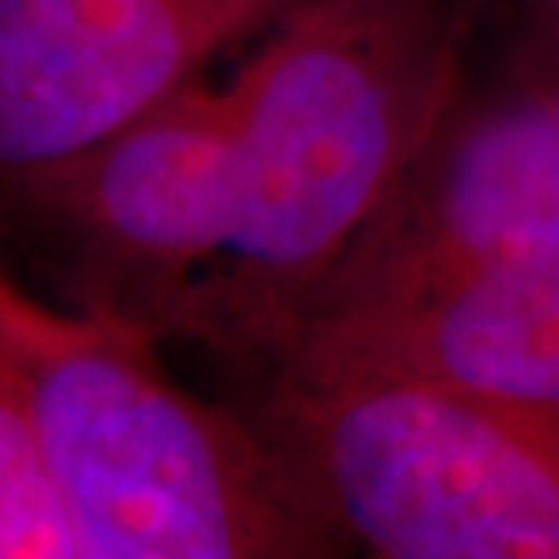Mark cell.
Returning <instances> with one entry per match:
<instances>
[{
  "instance_id": "8",
  "label": "cell",
  "mask_w": 559,
  "mask_h": 559,
  "mask_svg": "<svg viewBox=\"0 0 559 559\" xmlns=\"http://www.w3.org/2000/svg\"><path fill=\"white\" fill-rule=\"evenodd\" d=\"M552 8H556V11H559V0H552Z\"/></svg>"
},
{
  "instance_id": "1",
  "label": "cell",
  "mask_w": 559,
  "mask_h": 559,
  "mask_svg": "<svg viewBox=\"0 0 559 559\" xmlns=\"http://www.w3.org/2000/svg\"><path fill=\"white\" fill-rule=\"evenodd\" d=\"M462 0H301L226 81L233 226L182 338L243 374L290 338L468 92Z\"/></svg>"
},
{
  "instance_id": "5",
  "label": "cell",
  "mask_w": 559,
  "mask_h": 559,
  "mask_svg": "<svg viewBox=\"0 0 559 559\" xmlns=\"http://www.w3.org/2000/svg\"><path fill=\"white\" fill-rule=\"evenodd\" d=\"M301 0H0V186L193 84Z\"/></svg>"
},
{
  "instance_id": "4",
  "label": "cell",
  "mask_w": 559,
  "mask_h": 559,
  "mask_svg": "<svg viewBox=\"0 0 559 559\" xmlns=\"http://www.w3.org/2000/svg\"><path fill=\"white\" fill-rule=\"evenodd\" d=\"M233 226V120L207 76L0 186V237L51 301L178 342Z\"/></svg>"
},
{
  "instance_id": "6",
  "label": "cell",
  "mask_w": 559,
  "mask_h": 559,
  "mask_svg": "<svg viewBox=\"0 0 559 559\" xmlns=\"http://www.w3.org/2000/svg\"><path fill=\"white\" fill-rule=\"evenodd\" d=\"M0 559H81L40 436L0 367Z\"/></svg>"
},
{
  "instance_id": "3",
  "label": "cell",
  "mask_w": 559,
  "mask_h": 559,
  "mask_svg": "<svg viewBox=\"0 0 559 559\" xmlns=\"http://www.w3.org/2000/svg\"><path fill=\"white\" fill-rule=\"evenodd\" d=\"M237 404L349 552L559 559V404L276 360Z\"/></svg>"
},
{
  "instance_id": "2",
  "label": "cell",
  "mask_w": 559,
  "mask_h": 559,
  "mask_svg": "<svg viewBox=\"0 0 559 559\" xmlns=\"http://www.w3.org/2000/svg\"><path fill=\"white\" fill-rule=\"evenodd\" d=\"M160 338L29 290L0 254V367L81 559H328L349 545L237 400L175 382Z\"/></svg>"
},
{
  "instance_id": "7",
  "label": "cell",
  "mask_w": 559,
  "mask_h": 559,
  "mask_svg": "<svg viewBox=\"0 0 559 559\" xmlns=\"http://www.w3.org/2000/svg\"><path fill=\"white\" fill-rule=\"evenodd\" d=\"M538 87L545 92V98H549V109L559 124V26H556V51H552L549 66H545V73L538 76Z\"/></svg>"
}]
</instances>
